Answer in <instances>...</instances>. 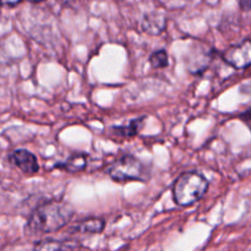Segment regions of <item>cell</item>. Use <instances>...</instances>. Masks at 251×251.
<instances>
[{
    "instance_id": "2",
    "label": "cell",
    "mask_w": 251,
    "mask_h": 251,
    "mask_svg": "<svg viewBox=\"0 0 251 251\" xmlns=\"http://www.w3.org/2000/svg\"><path fill=\"white\" fill-rule=\"evenodd\" d=\"M210 183L203 174L186 172L176 179L172 188L174 202L180 207H189L200 201L207 193Z\"/></svg>"
},
{
    "instance_id": "9",
    "label": "cell",
    "mask_w": 251,
    "mask_h": 251,
    "mask_svg": "<svg viewBox=\"0 0 251 251\" xmlns=\"http://www.w3.org/2000/svg\"><path fill=\"white\" fill-rule=\"evenodd\" d=\"M145 120H146V115L144 117L135 118V119L130 120L127 124L125 125H118V126L112 127V132L115 136H122V137H134L141 131L144 127Z\"/></svg>"
},
{
    "instance_id": "4",
    "label": "cell",
    "mask_w": 251,
    "mask_h": 251,
    "mask_svg": "<svg viewBox=\"0 0 251 251\" xmlns=\"http://www.w3.org/2000/svg\"><path fill=\"white\" fill-rule=\"evenodd\" d=\"M223 60L235 69H247L251 63V43L247 38L242 43L234 44L226 49L222 54Z\"/></svg>"
},
{
    "instance_id": "5",
    "label": "cell",
    "mask_w": 251,
    "mask_h": 251,
    "mask_svg": "<svg viewBox=\"0 0 251 251\" xmlns=\"http://www.w3.org/2000/svg\"><path fill=\"white\" fill-rule=\"evenodd\" d=\"M9 161L20 169L25 176H33L38 173L39 164L36 156L27 150H15L10 153Z\"/></svg>"
},
{
    "instance_id": "14",
    "label": "cell",
    "mask_w": 251,
    "mask_h": 251,
    "mask_svg": "<svg viewBox=\"0 0 251 251\" xmlns=\"http://www.w3.org/2000/svg\"><path fill=\"white\" fill-rule=\"evenodd\" d=\"M22 0H0V4L6 5V6H16Z\"/></svg>"
},
{
    "instance_id": "8",
    "label": "cell",
    "mask_w": 251,
    "mask_h": 251,
    "mask_svg": "<svg viewBox=\"0 0 251 251\" xmlns=\"http://www.w3.org/2000/svg\"><path fill=\"white\" fill-rule=\"evenodd\" d=\"M105 222L102 218L90 217L86 220L80 221L71 229V232L78 233V234H100L104 229Z\"/></svg>"
},
{
    "instance_id": "12",
    "label": "cell",
    "mask_w": 251,
    "mask_h": 251,
    "mask_svg": "<svg viewBox=\"0 0 251 251\" xmlns=\"http://www.w3.org/2000/svg\"><path fill=\"white\" fill-rule=\"evenodd\" d=\"M149 61L150 64H151L152 68L163 69L166 68V66H168L169 64L168 54H167V51L163 50V49H159V50L153 51V53L151 54Z\"/></svg>"
},
{
    "instance_id": "3",
    "label": "cell",
    "mask_w": 251,
    "mask_h": 251,
    "mask_svg": "<svg viewBox=\"0 0 251 251\" xmlns=\"http://www.w3.org/2000/svg\"><path fill=\"white\" fill-rule=\"evenodd\" d=\"M110 178L117 183L129 180H145V166L139 158L132 154H124L119 157L108 169Z\"/></svg>"
},
{
    "instance_id": "6",
    "label": "cell",
    "mask_w": 251,
    "mask_h": 251,
    "mask_svg": "<svg viewBox=\"0 0 251 251\" xmlns=\"http://www.w3.org/2000/svg\"><path fill=\"white\" fill-rule=\"evenodd\" d=\"M213 51L206 47H199L191 50L188 58V69L194 75H200L205 73L212 60Z\"/></svg>"
},
{
    "instance_id": "11",
    "label": "cell",
    "mask_w": 251,
    "mask_h": 251,
    "mask_svg": "<svg viewBox=\"0 0 251 251\" xmlns=\"http://www.w3.org/2000/svg\"><path fill=\"white\" fill-rule=\"evenodd\" d=\"M65 244L61 240L51 239H42L33 244V251H64Z\"/></svg>"
},
{
    "instance_id": "16",
    "label": "cell",
    "mask_w": 251,
    "mask_h": 251,
    "mask_svg": "<svg viewBox=\"0 0 251 251\" xmlns=\"http://www.w3.org/2000/svg\"><path fill=\"white\" fill-rule=\"evenodd\" d=\"M28 1H31V2H41V1H44V0H28Z\"/></svg>"
},
{
    "instance_id": "13",
    "label": "cell",
    "mask_w": 251,
    "mask_h": 251,
    "mask_svg": "<svg viewBox=\"0 0 251 251\" xmlns=\"http://www.w3.org/2000/svg\"><path fill=\"white\" fill-rule=\"evenodd\" d=\"M0 251H33V244L24 242L11 243V244L5 245Z\"/></svg>"
},
{
    "instance_id": "10",
    "label": "cell",
    "mask_w": 251,
    "mask_h": 251,
    "mask_svg": "<svg viewBox=\"0 0 251 251\" xmlns=\"http://www.w3.org/2000/svg\"><path fill=\"white\" fill-rule=\"evenodd\" d=\"M56 167H60L64 171L71 174L80 173V172L85 171V168L87 167V157L83 153H75L69 157L65 163H63V166Z\"/></svg>"
},
{
    "instance_id": "7",
    "label": "cell",
    "mask_w": 251,
    "mask_h": 251,
    "mask_svg": "<svg viewBox=\"0 0 251 251\" xmlns=\"http://www.w3.org/2000/svg\"><path fill=\"white\" fill-rule=\"evenodd\" d=\"M166 16L159 12H150V14L145 15L142 19V29L149 34L158 36L166 29Z\"/></svg>"
},
{
    "instance_id": "15",
    "label": "cell",
    "mask_w": 251,
    "mask_h": 251,
    "mask_svg": "<svg viewBox=\"0 0 251 251\" xmlns=\"http://www.w3.org/2000/svg\"><path fill=\"white\" fill-rule=\"evenodd\" d=\"M240 5L244 10H248L250 6V0H240Z\"/></svg>"
},
{
    "instance_id": "1",
    "label": "cell",
    "mask_w": 251,
    "mask_h": 251,
    "mask_svg": "<svg viewBox=\"0 0 251 251\" xmlns=\"http://www.w3.org/2000/svg\"><path fill=\"white\" fill-rule=\"evenodd\" d=\"M74 208L61 201L41 203L29 215L26 230L29 234H48L65 227L74 217Z\"/></svg>"
}]
</instances>
